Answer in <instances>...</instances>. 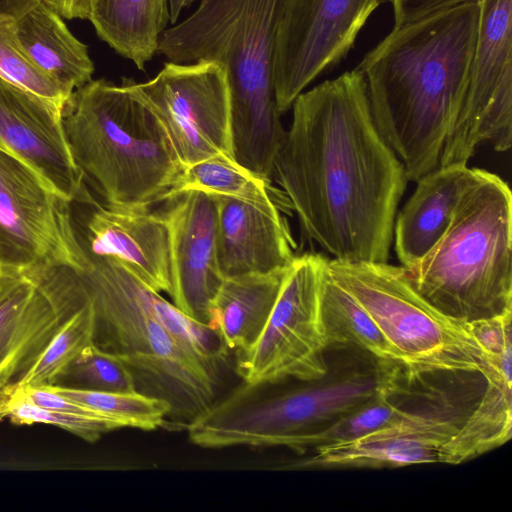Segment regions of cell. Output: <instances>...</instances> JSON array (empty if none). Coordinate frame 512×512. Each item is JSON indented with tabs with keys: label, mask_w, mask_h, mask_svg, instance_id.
Instances as JSON below:
<instances>
[{
	"label": "cell",
	"mask_w": 512,
	"mask_h": 512,
	"mask_svg": "<svg viewBox=\"0 0 512 512\" xmlns=\"http://www.w3.org/2000/svg\"><path fill=\"white\" fill-rule=\"evenodd\" d=\"M41 0H0V14L18 18Z\"/></svg>",
	"instance_id": "cell-35"
},
{
	"label": "cell",
	"mask_w": 512,
	"mask_h": 512,
	"mask_svg": "<svg viewBox=\"0 0 512 512\" xmlns=\"http://www.w3.org/2000/svg\"><path fill=\"white\" fill-rule=\"evenodd\" d=\"M274 161L305 235L342 262H387L408 181L356 68L303 91Z\"/></svg>",
	"instance_id": "cell-1"
},
{
	"label": "cell",
	"mask_w": 512,
	"mask_h": 512,
	"mask_svg": "<svg viewBox=\"0 0 512 512\" xmlns=\"http://www.w3.org/2000/svg\"><path fill=\"white\" fill-rule=\"evenodd\" d=\"M198 0H168L169 16L172 24H175L183 9L197 2Z\"/></svg>",
	"instance_id": "cell-36"
},
{
	"label": "cell",
	"mask_w": 512,
	"mask_h": 512,
	"mask_svg": "<svg viewBox=\"0 0 512 512\" xmlns=\"http://www.w3.org/2000/svg\"><path fill=\"white\" fill-rule=\"evenodd\" d=\"M64 19H89L95 0H42Z\"/></svg>",
	"instance_id": "cell-34"
},
{
	"label": "cell",
	"mask_w": 512,
	"mask_h": 512,
	"mask_svg": "<svg viewBox=\"0 0 512 512\" xmlns=\"http://www.w3.org/2000/svg\"><path fill=\"white\" fill-rule=\"evenodd\" d=\"M49 385L90 391H137L132 373L125 362L93 342L64 367Z\"/></svg>",
	"instance_id": "cell-29"
},
{
	"label": "cell",
	"mask_w": 512,
	"mask_h": 512,
	"mask_svg": "<svg viewBox=\"0 0 512 512\" xmlns=\"http://www.w3.org/2000/svg\"><path fill=\"white\" fill-rule=\"evenodd\" d=\"M484 392L442 447V463L460 464L506 443L512 435V353L487 360Z\"/></svg>",
	"instance_id": "cell-23"
},
{
	"label": "cell",
	"mask_w": 512,
	"mask_h": 512,
	"mask_svg": "<svg viewBox=\"0 0 512 512\" xmlns=\"http://www.w3.org/2000/svg\"><path fill=\"white\" fill-rule=\"evenodd\" d=\"M409 381L399 363L362 353L357 362L327 369L297 384L242 382L188 424L204 448L286 447L303 454L308 437L379 393Z\"/></svg>",
	"instance_id": "cell-4"
},
{
	"label": "cell",
	"mask_w": 512,
	"mask_h": 512,
	"mask_svg": "<svg viewBox=\"0 0 512 512\" xmlns=\"http://www.w3.org/2000/svg\"><path fill=\"white\" fill-rule=\"evenodd\" d=\"M479 4L445 9L393 30L356 66L374 122L408 181L439 167L469 85Z\"/></svg>",
	"instance_id": "cell-2"
},
{
	"label": "cell",
	"mask_w": 512,
	"mask_h": 512,
	"mask_svg": "<svg viewBox=\"0 0 512 512\" xmlns=\"http://www.w3.org/2000/svg\"><path fill=\"white\" fill-rule=\"evenodd\" d=\"M73 160L104 205L144 209L162 202L184 166L158 118L121 85L91 80L62 109Z\"/></svg>",
	"instance_id": "cell-6"
},
{
	"label": "cell",
	"mask_w": 512,
	"mask_h": 512,
	"mask_svg": "<svg viewBox=\"0 0 512 512\" xmlns=\"http://www.w3.org/2000/svg\"><path fill=\"white\" fill-rule=\"evenodd\" d=\"M88 20L104 42L142 70L170 20L168 0H95Z\"/></svg>",
	"instance_id": "cell-24"
},
{
	"label": "cell",
	"mask_w": 512,
	"mask_h": 512,
	"mask_svg": "<svg viewBox=\"0 0 512 512\" xmlns=\"http://www.w3.org/2000/svg\"><path fill=\"white\" fill-rule=\"evenodd\" d=\"M406 392L402 384L379 393L344 414L308 437L303 446V454L316 447L354 440L389 427L418 422L433 413L403 408V401H400L398 396Z\"/></svg>",
	"instance_id": "cell-27"
},
{
	"label": "cell",
	"mask_w": 512,
	"mask_h": 512,
	"mask_svg": "<svg viewBox=\"0 0 512 512\" xmlns=\"http://www.w3.org/2000/svg\"><path fill=\"white\" fill-rule=\"evenodd\" d=\"M462 421L433 415L354 440L316 447L296 466L301 469L396 468L442 463V447Z\"/></svg>",
	"instance_id": "cell-18"
},
{
	"label": "cell",
	"mask_w": 512,
	"mask_h": 512,
	"mask_svg": "<svg viewBox=\"0 0 512 512\" xmlns=\"http://www.w3.org/2000/svg\"><path fill=\"white\" fill-rule=\"evenodd\" d=\"M217 250L224 277L269 273L290 266L294 243L278 207L216 197Z\"/></svg>",
	"instance_id": "cell-19"
},
{
	"label": "cell",
	"mask_w": 512,
	"mask_h": 512,
	"mask_svg": "<svg viewBox=\"0 0 512 512\" xmlns=\"http://www.w3.org/2000/svg\"><path fill=\"white\" fill-rule=\"evenodd\" d=\"M383 2L386 0H280L274 87L281 114L312 81L346 58Z\"/></svg>",
	"instance_id": "cell-13"
},
{
	"label": "cell",
	"mask_w": 512,
	"mask_h": 512,
	"mask_svg": "<svg viewBox=\"0 0 512 512\" xmlns=\"http://www.w3.org/2000/svg\"><path fill=\"white\" fill-rule=\"evenodd\" d=\"M49 386L66 398L120 422L123 428L152 431L167 423L168 403L138 391L109 392Z\"/></svg>",
	"instance_id": "cell-28"
},
{
	"label": "cell",
	"mask_w": 512,
	"mask_h": 512,
	"mask_svg": "<svg viewBox=\"0 0 512 512\" xmlns=\"http://www.w3.org/2000/svg\"><path fill=\"white\" fill-rule=\"evenodd\" d=\"M287 269L224 277L210 303L207 325L230 351H244L257 340Z\"/></svg>",
	"instance_id": "cell-22"
},
{
	"label": "cell",
	"mask_w": 512,
	"mask_h": 512,
	"mask_svg": "<svg viewBox=\"0 0 512 512\" xmlns=\"http://www.w3.org/2000/svg\"><path fill=\"white\" fill-rule=\"evenodd\" d=\"M173 304L207 324L209 307L224 276L218 261L216 197L187 192L167 201Z\"/></svg>",
	"instance_id": "cell-16"
},
{
	"label": "cell",
	"mask_w": 512,
	"mask_h": 512,
	"mask_svg": "<svg viewBox=\"0 0 512 512\" xmlns=\"http://www.w3.org/2000/svg\"><path fill=\"white\" fill-rule=\"evenodd\" d=\"M94 310L83 306L52 338L34 365L15 388L47 386L52 379L93 342ZM13 388V387H11Z\"/></svg>",
	"instance_id": "cell-30"
},
{
	"label": "cell",
	"mask_w": 512,
	"mask_h": 512,
	"mask_svg": "<svg viewBox=\"0 0 512 512\" xmlns=\"http://www.w3.org/2000/svg\"><path fill=\"white\" fill-rule=\"evenodd\" d=\"M326 262L327 258L322 271L320 306L328 348L351 346L380 361L402 365L396 350L366 310L332 278Z\"/></svg>",
	"instance_id": "cell-25"
},
{
	"label": "cell",
	"mask_w": 512,
	"mask_h": 512,
	"mask_svg": "<svg viewBox=\"0 0 512 512\" xmlns=\"http://www.w3.org/2000/svg\"><path fill=\"white\" fill-rule=\"evenodd\" d=\"M84 250L77 271L94 310L93 343L119 356L136 390L168 403L167 422L186 429L217 399L222 371L188 352L163 328L152 310L153 289L121 262Z\"/></svg>",
	"instance_id": "cell-5"
},
{
	"label": "cell",
	"mask_w": 512,
	"mask_h": 512,
	"mask_svg": "<svg viewBox=\"0 0 512 512\" xmlns=\"http://www.w3.org/2000/svg\"><path fill=\"white\" fill-rule=\"evenodd\" d=\"M0 144L64 200L94 204L66 139L62 110L0 77Z\"/></svg>",
	"instance_id": "cell-15"
},
{
	"label": "cell",
	"mask_w": 512,
	"mask_h": 512,
	"mask_svg": "<svg viewBox=\"0 0 512 512\" xmlns=\"http://www.w3.org/2000/svg\"><path fill=\"white\" fill-rule=\"evenodd\" d=\"M82 243L93 256L115 259L157 292L171 293L169 231L149 208L95 205Z\"/></svg>",
	"instance_id": "cell-17"
},
{
	"label": "cell",
	"mask_w": 512,
	"mask_h": 512,
	"mask_svg": "<svg viewBox=\"0 0 512 512\" xmlns=\"http://www.w3.org/2000/svg\"><path fill=\"white\" fill-rule=\"evenodd\" d=\"M70 204L0 144V276L61 266L80 270L85 250Z\"/></svg>",
	"instance_id": "cell-10"
},
{
	"label": "cell",
	"mask_w": 512,
	"mask_h": 512,
	"mask_svg": "<svg viewBox=\"0 0 512 512\" xmlns=\"http://www.w3.org/2000/svg\"><path fill=\"white\" fill-rule=\"evenodd\" d=\"M326 265L396 350L411 380L437 373L487 375L484 351L467 323L427 303L410 284L403 266L334 259H327Z\"/></svg>",
	"instance_id": "cell-8"
},
{
	"label": "cell",
	"mask_w": 512,
	"mask_h": 512,
	"mask_svg": "<svg viewBox=\"0 0 512 512\" xmlns=\"http://www.w3.org/2000/svg\"><path fill=\"white\" fill-rule=\"evenodd\" d=\"M512 195L480 169L445 233L408 280L432 307L469 323L512 312Z\"/></svg>",
	"instance_id": "cell-7"
},
{
	"label": "cell",
	"mask_w": 512,
	"mask_h": 512,
	"mask_svg": "<svg viewBox=\"0 0 512 512\" xmlns=\"http://www.w3.org/2000/svg\"><path fill=\"white\" fill-rule=\"evenodd\" d=\"M122 84L161 122L184 167L215 156L234 158L230 92L222 65L167 62L146 82L123 78Z\"/></svg>",
	"instance_id": "cell-11"
},
{
	"label": "cell",
	"mask_w": 512,
	"mask_h": 512,
	"mask_svg": "<svg viewBox=\"0 0 512 512\" xmlns=\"http://www.w3.org/2000/svg\"><path fill=\"white\" fill-rule=\"evenodd\" d=\"M479 170L467 164L440 166L416 181L393 229L395 252L404 268L416 266L439 241Z\"/></svg>",
	"instance_id": "cell-20"
},
{
	"label": "cell",
	"mask_w": 512,
	"mask_h": 512,
	"mask_svg": "<svg viewBox=\"0 0 512 512\" xmlns=\"http://www.w3.org/2000/svg\"><path fill=\"white\" fill-rule=\"evenodd\" d=\"M185 19L166 28L157 52L169 62H215L230 92L235 161L270 179L285 136L274 87L280 0H198Z\"/></svg>",
	"instance_id": "cell-3"
},
{
	"label": "cell",
	"mask_w": 512,
	"mask_h": 512,
	"mask_svg": "<svg viewBox=\"0 0 512 512\" xmlns=\"http://www.w3.org/2000/svg\"><path fill=\"white\" fill-rule=\"evenodd\" d=\"M512 146V0H482L466 95L451 125L440 166L467 164L482 143Z\"/></svg>",
	"instance_id": "cell-12"
},
{
	"label": "cell",
	"mask_w": 512,
	"mask_h": 512,
	"mask_svg": "<svg viewBox=\"0 0 512 512\" xmlns=\"http://www.w3.org/2000/svg\"><path fill=\"white\" fill-rule=\"evenodd\" d=\"M394 13V27L415 22L436 12L467 3L479 4L482 0H386Z\"/></svg>",
	"instance_id": "cell-33"
},
{
	"label": "cell",
	"mask_w": 512,
	"mask_h": 512,
	"mask_svg": "<svg viewBox=\"0 0 512 512\" xmlns=\"http://www.w3.org/2000/svg\"><path fill=\"white\" fill-rule=\"evenodd\" d=\"M88 302L84 282L71 267L0 276V393L19 383Z\"/></svg>",
	"instance_id": "cell-14"
},
{
	"label": "cell",
	"mask_w": 512,
	"mask_h": 512,
	"mask_svg": "<svg viewBox=\"0 0 512 512\" xmlns=\"http://www.w3.org/2000/svg\"><path fill=\"white\" fill-rule=\"evenodd\" d=\"M0 77L61 110L69 96L28 57L16 28V18L0 14Z\"/></svg>",
	"instance_id": "cell-32"
},
{
	"label": "cell",
	"mask_w": 512,
	"mask_h": 512,
	"mask_svg": "<svg viewBox=\"0 0 512 512\" xmlns=\"http://www.w3.org/2000/svg\"><path fill=\"white\" fill-rule=\"evenodd\" d=\"M19 41L30 60L70 97L92 80L94 64L88 47L77 39L64 18L40 1L16 18Z\"/></svg>",
	"instance_id": "cell-21"
},
{
	"label": "cell",
	"mask_w": 512,
	"mask_h": 512,
	"mask_svg": "<svg viewBox=\"0 0 512 512\" xmlns=\"http://www.w3.org/2000/svg\"><path fill=\"white\" fill-rule=\"evenodd\" d=\"M187 192L226 197L263 207H278L273 199L269 180L227 156H215L185 166L163 195L162 202Z\"/></svg>",
	"instance_id": "cell-26"
},
{
	"label": "cell",
	"mask_w": 512,
	"mask_h": 512,
	"mask_svg": "<svg viewBox=\"0 0 512 512\" xmlns=\"http://www.w3.org/2000/svg\"><path fill=\"white\" fill-rule=\"evenodd\" d=\"M325 259L310 253L294 258L259 337L236 353L235 370L242 382L316 380L327 372L320 306Z\"/></svg>",
	"instance_id": "cell-9"
},
{
	"label": "cell",
	"mask_w": 512,
	"mask_h": 512,
	"mask_svg": "<svg viewBox=\"0 0 512 512\" xmlns=\"http://www.w3.org/2000/svg\"><path fill=\"white\" fill-rule=\"evenodd\" d=\"M4 418L16 425L57 426L91 443L123 428L120 422L104 415H78L42 408L11 389L0 393V419Z\"/></svg>",
	"instance_id": "cell-31"
}]
</instances>
